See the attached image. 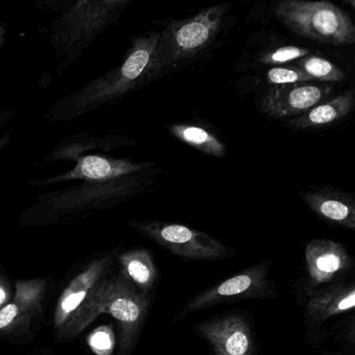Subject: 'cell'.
<instances>
[{"mask_svg": "<svg viewBox=\"0 0 355 355\" xmlns=\"http://www.w3.org/2000/svg\"><path fill=\"white\" fill-rule=\"evenodd\" d=\"M159 35V32H151L136 39L121 65L66 97L51 110V118L69 120L78 117L121 98L147 83Z\"/></svg>", "mask_w": 355, "mask_h": 355, "instance_id": "6da1fadb", "label": "cell"}, {"mask_svg": "<svg viewBox=\"0 0 355 355\" xmlns=\"http://www.w3.org/2000/svg\"><path fill=\"white\" fill-rule=\"evenodd\" d=\"M148 295L141 293L123 275L103 279L87 297L82 306L62 328L67 336L80 334L101 313H109L119 324L121 354L126 355L134 346L146 318Z\"/></svg>", "mask_w": 355, "mask_h": 355, "instance_id": "7a4b0ae2", "label": "cell"}, {"mask_svg": "<svg viewBox=\"0 0 355 355\" xmlns=\"http://www.w3.org/2000/svg\"><path fill=\"white\" fill-rule=\"evenodd\" d=\"M230 8V3L213 6L201 10L193 17L169 24L159 35L149 80L167 68L205 51L217 37Z\"/></svg>", "mask_w": 355, "mask_h": 355, "instance_id": "3957f363", "label": "cell"}, {"mask_svg": "<svg viewBox=\"0 0 355 355\" xmlns=\"http://www.w3.org/2000/svg\"><path fill=\"white\" fill-rule=\"evenodd\" d=\"M130 3V0H85L66 10L51 26V44L58 57L65 59L64 65L69 66Z\"/></svg>", "mask_w": 355, "mask_h": 355, "instance_id": "277c9868", "label": "cell"}, {"mask_svg": "<svg viewBox=\"0 0 355 355\" xmlns=\"http://www.w3.org/2000/svg\"><path fill=\"white\" fill-rule=\"evenodd\" d=\"M276 18L298 36L322 44L342 46L355 42V26L348 14L328 1L282 0Z\"/></svg>", "mask_w": 355, "mask_h": 355, "instance_id": "5b68a950", "label": "cell"}, {"mask_svg": "<svg viewBox=\"0 0 355 355\" xmlns=\"http://www.w3.org/2000/svg\"><path fill=\"white\" fill-rule=\"evenodd\" d=\"M141 234L176 257L197 261H217L232 257L234 251L217 239L182 224L161 221L132 222Z\"/></svg>", "mask_w": 355, "mask_h": 355, "instance_id": "8992f818", "label": "cell"}, {"mask_svg": "<svg viewBox=\"0 0 355 355\" xmlns=\"http://www.w3.org/2000/svg\"><path fill=\"white\" fill-rule=\"evenodd\" d=\"M274 286L268 278V265L263 261L196 295L184 305L182 313L188 315L230 301L270 296Z\"/></svg>", "mask_w": 355, "mask_h": 355, "instance_id": "52a82bcc", "label": "cell"}, {"mask_svg": "<svg viewBox=\"0 0 355 355\" xmlns=\"http://www.w3.org/2000/svg\"><path fill=\"white\" fill-rule=\"evenodd\" d=\"M332 90L315 82L275 86L261 99V109L275 119L298 117L326 101Z\"/></svg>", "mask_w": 355, "mask_h": 355, "instance_id": "ba28073f", "label": "cell"}, {"mask_svg": "<svg viewBox=\"0 0 355 355\" xmlns=\"http://www.w3.org/2000/svg\"><path fill=\"white\" fill-rule=\"evenodd\" d=\"M84 186L73 187L63 191H58L53 195H47L44 200L39 203H44L47 207L53 209H78L86 205H98L103 201L111 200L120 196H126L136 187L140 184L138 178L135 175L121 180H111V182H85Z\"/></svg>", "mask_w": 355, "mask_h": 355, "instance_id": "9c48e42d", "label": "cell"}, {"mask_svg": "<svg viewBox=\"0 0 355 355\" xmlns=\"http://www.w3.org/2000/svg\"><path fill=\"white\" fill-rule=\"evenodd\" d=\"M196 331L209 343L215 355L252 354V332L243 315H230L202 322L196 326Z\"/></svg>", "mask_w": 355, "mask_h": 355, "instance_id": "30bf717a", "label": "cell"}, {"mask_svg": "<svg viewBox=\"0 0 355 355\" xmlns=\"http://www.w3.org/2000/svg\"><path fill=\"white\" fill-rule=\"evenodd\" d=\"M305 261L309 275V288L315 290L329 284L352 268L348 251L340 243L328 239H315L306 245Z\"/></svg>", "mask_w": 355, "mask_h": 355, "instance_id": "8fae6325", "label": "cell"}, {"mask_svg": "<svg viewBox=\"0 0 355 355\" xmlns=\"http://www.w3.org/2000/svg\"><path fill=\"white\" fill-rule=\"evenodd\" d=\"M148 163H134L124 159L86 155L78 159L73 169L61 175L42 180L39 184H58L70 180H85V182H111L140 173L149 168Z\"/></svg>", "mask_w": 355, "mask_h": 355, "instance_id": "7c38bea8", "label": "cell"}, {"mask_svg": "<svg viewBox=\"0 0 355 355\" xmlns=\"http://www.w3.org/2000/svg\"><path fill=\"white\" fill-rule=\"evenodd\" d=\"M110 257L93 261L66 286L58 300L55 311V326L62 329L76 313L107 272Z\"/></svg>", "mask_w": 355, "mask_h": 355, "instance_id": "4fadbf2b", "label": "cell"}, {"mask_svg": "<svg viewBox=\"0 0 355 355\" xmlns=\"http://www.w3.org/2000/svg\"><path fill=\"white\" fill-rule=\"evenodd\" d=\"M303 202L322 219L334 225L355 230V203L346 193L326 188L302 191Z\"/></svg>", "mask_w": 355, "mask_h": 355, "instance_id": "5bb4252c", "label": "cell"}, {"mask_svg": "<svg viewBox=\"0 0 355 355\" xmlns=\"http://www.w3.org/2000/svg\"><path fill=\"white\" fill-rule=\"evenodd\" d=\"M354 305V284L343 282L313 292L307 302L306 311L313 321L321 323L334 315L352 311Z\"/></svg>", "mask_w": 355, "mask_h": 355, "instance_id": "9a60e30c", "label": "cell"}, {"mask_svg": "<svg viewBox=\"0 0 355 355\" xmlns=\"http://www.w3.org/2000/svg\"><path fill=\"white\" fill-rule=\"evenodd\" d=\"M353 107L354 92L353 90L345 91L343 94L338 95L325 103H319L306 113L293 118L286 125L298 130L322 128L347 117L352 111Z\"/></svg>", "mask_w": 355, "mask_h": 355, "instance_id": "2e32d148", "label": "cell"}, {"mask_svg": "<svg viewBox=\"0 0 355 355\" xmlns=\"http://www.w3.org/2000/svg\"><path fill=\"white\" fill-rule=\"evenodd\" d=\"M124 277L128 278L141 293L148 295L157 278V270L150 252L146 249H136L122 253L119 257Z\"/></svg>", "mask_w": 355, "mask_h": 355, "instance_id": "e0dca14e", "label": "cell"}, {"mask_svg": "<svg viewBox=\"0 0 355 355\" xmlns=\"http://www.w3.org/2000/svg\"><path fill=\"white\" fill-rule=\"evenodd\" d=\"M169 132L178 140L194 147L205 155L217 157L225 155L226 148L224 143L217 136L200 126L192 124H172L169 126Z\"/></svg>", "mask_w": 355, "mask_h": 355, "instance_id": "ac0fdd59", "label": "cell"}, {"mask_svg": "<svg viewBox=\"0 0 355 355\" xmlns=\"http://www.w3.org/2000/svg\"><path fill=\"white\" fill-rule=\"evenodd\" d=\"M297 67L300 68L313 80L325 83H338L345 80L344 71L324 58L307 55L299 60Z\"/></svg>", "mask_w": 355, "mask_h": 355, "instance_id": "d6986e66", "label": "cell"}, {"mask_svg": "<svg viewBox=\"0 0 355 355\" xmlns=\"http://www.w3.org/2000/svg\"><path fill=\"white\" fill-rule=\"evenodd\" d=\"M267 78L270 84L275 86L301 84V83L315 82L299 67H275L268 71Z\"/></svg>", "mask_w": 355, "mask_h": 355, "instance_id": "ffe728a7", "label": "cell"}, {"mask_svg": "<svg viewBox=\"0 0 355 355\" xmlns=\"http://www.w3.org/2000/svg\"><path fill=\"white\" fill-rule=\"evenodd\" d=\"M311 51L303 47L298 46H282L274 51H268L263 53L259 59V63L267 64V65H282L288 62L300 60L307 57Z\"/></svg>", "mask_w": 355, "mask_h": 355, "instance_id": "44dd1931", "label": "cell"}, {"mask_svg": "<svg viewBox=\"0 0 355 355\" xmlns=\"http://www.w3.org/2000/svg\"><path fill=\"white\" fill-rule=\"evenodd\" d=\"M91 345L93 348L97 349L98 352H110L113 348V336H112L111 331L107 328L97 330L91 336Z\"/></svg>", "mask_w": 355, "mask_h": 355, "instance_id": "7402d4cb", "label": "cell"}, {"mask_svg": "<svg viewBox=\"0 0 355 355\" xmlns=\"http://www.w3.org/2000/svg\"><path fill=\"white\" fill-rule=\"evenodd\" d=\"M20 305L16 302L9 303L0 309V330L9 327L20 315Z\"/></svg>", "mask_w": 355, "mask_h": 355, "instance_id": "603a6c76", "label": "cell"}, {"mask_svg": "<svg viewBox=\"0 0 355 355\" xmlns=\"http://www.w3.org/2000/svg\"><path fill=\"white\" fill-rule=\"evenodd\" d=\"M9 141L10 137L8 136V135L7 136L3 137V138L0 139V150H1V149H3L8 143H9Z\"/></svg>", "mask_w": 355, "mask_h": 355, "instance_id": "cb8c5ba5", "label": "cell"}, {"mask_svg": "<svg viewBox=\"0 0 355 355\" xmlns=\"http://www.w3.org/2000/svg\"><path fill=\"white\" fill-rule=\"evenodd\" d=\"M6 36V30L5 26L3 24H0V46L3 44V39H5Z\"/></svg>", "mask_w": 355, "mask_h": 355, "instance_id": "d4e9b609", "label": "cell"}, {"mask_svg": "<svg viewBox=\"0 0 355 355\" xmlns=\"http://www.w3.org/2000/svg\"><path fill=\"white\" fill-rule=\"evenodd\" d=\"M7 299V294H6L5 290L0 286V304H3Z\"/></svg>", "mask_w": 355, "mask_h": 355, "instance_id": "484cf974", "label": "cell"}]
</instances>
